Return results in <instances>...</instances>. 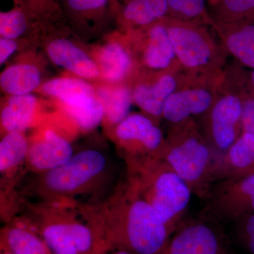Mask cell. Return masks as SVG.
<instances>
[{
    "label": "cell",
    "mask_w": 254,
    "mask_h": 254,
    "mask_svg": "<svg viewBox=\"0 0 254 254\" xmlns=\"http://www.w3.org/2000/svg\"><path fill=\"white\" fill-rule=\"evenodd\" d=\"M0 254H12L9 250H6L5 247L0 246Z\"/></svg>",
    "instance_id": "obj_37"
},
{
    "label": "cell",
    "mask_w": 254,
    "mask_h": 254,
    "mask_svg": "<svg viewBox=\"0 0 254 254\" xmlns=\"http://www.w3.org/2000/svg\"><path fill=\"white\" fill-rule=\"evenodd\" d=\"M142 73L131 88L133 103L159 123L167 100L188 81L190 75L181 67Z\"/></svg>",
    "instance_id": "obj_12"
},
{
    "label": "cell",
    "mask_w": 254,
    "mask_h": 254,
    "mask_svg": "<svg viewBox=\"0 0 254 254\" xmlns=\"http://www.w3.org/2000/svg\"><path fill=\"white\" fill-rule=\"evenodd\" d=\"M217 158L195 119L170 125L161 158L200 199L214 184Z\"/></svg>",
    "instance_id": "obj_5"
},
{
    "label": "cell",
    "mask_w": 254,
    "mask_h": 254,
    "mask_svg": "<svg viewBox=\"0 0 254 254\" xmlns=\"http://www.w3.org/2000/svg\"><path fill=\"white\" fill-rule=\"evenodd\" d=\"M177 61L193 76H219L229 55L211 26L203 23L164 18Z\"/></svg>",
    "instance_id": "obj_7"
},
{
    "label": "cell",
    "mask_w": 254,
    "mask_h": 254,
    "mask_svg": "<svg viewBox=\"0 0 254 254\" xmlns=\"http://www.w3.org/2000/svg\"><path fill=\"white\" fill-rule=\"evenodd\" d=\"M245 86L247 92L254 96V69H251L250 71H247Z\"/></svg>",
    "instance_id": "obj_35"
},
{
    "label": "cell",
    "mask_w": 254,
    "mask_h": 254,
    "mask_svg": "<svg viewBox=\"0 0 254 254\" xmlns=\"http://www.w3.org/2000/svg\"><path fill=\"white\" fill-rule=\"evenodd\" d=\"M114 137L125 160L161 158L166 136L155 121L145 114H130L114 128Z\"/></svg>",
    "instance_id": "obj_10"
},
{
    "label": "cell",
    "mask_w": 254,
    "mask_h": 254,
    "mask_svg": "<svg viewBox=\"0 0 254 254\" xmlns=\"http://www.w3.org/2000/svg\"><path fill=\"white\" fill-rule=\"evenodd\" d=\"M104 254H133L129 251L121 248H110Z\"/></svg>",
    "instance_id": "obj_36"
},
{
    "label": "cell",
    "mask_w": 254,
    "mask_h": 254,
    "mask_svg": "<svg viewBox=\"0 0 254 254\" xmlns=\"http://www.w3.org/2000/svg\"><path fill=\"white\" fill-rule=\"evenodd\" d=\"M95 62L100 76L112 83H120L131 77L138 67L131 45L122 41L105 44L98 50Z\"/></svg>",
    "instance_id": "obj_17"
},
{
    "label": "cell",
    "mask_w": 254,
    "mask_h": 254,
    "mask_svg": "<svg viewBox=\"0 0 254 254\" xmlns=\"http://www.w3.org/2000/svg\"><path fill=\"white\" fill-rule=\"evenodd\" d=\"M203 200L202 216L222 225L254 214V175L215 182Z\"/></svg>",
    "instance_id": "obj_8"
},
{
    "label": "cell",
    "mask_w": 254,
    "mask_h": 254,
    "mask_svg": "<svg viewBox=\"0 0 254 254\" xmlns=\"http://www.w3.org/2000/svg\"><path fill=\"white\" fill-rule=\"evenodd\" d=\"M118 0H58L63 18L73 27L98 30L116 20Z\"/></svg>",
    "instance_id": "obj_15"
},
{
    "label": "cell",
    "mask_w": 254,
    "mask_h": 254,
    "mask_svg": "<svg viewBox=\"0 0 254 254\" xmlns=\"http://www.w3.org/2000/svg\"><path fill=\"white\" fill-rule=\"evenodd\" d=\"M160 254H165V250L163 251V252H162V253H160Z\"/></svg>",
    "instance_id": "obj_40"
},
{
    "label": "cell",
    "mask_w": 254,
    "mask_h": 254,
    "mask_svg": "<svg viewBox=\"0 0 254 254\" xmlns=\"http://www.w3.org/2000/svg\"><path fill=\"white\" fill-rule=\"evenodd\" d=\"M29 141L25 132L12 131L3 134L0 141V173L1 188L8 189L11 180L26 166Z\"/></svg>",
    "instance_id": "obj_22"
},
{
    "label": "cell",
    "mask_w": 254,
    "mask_h": 254,
    "mask_svg": "<svg viewBox=\"0 0 254 254\" xmlns=\"http://www.w3.org/2000/svg\"><path fill=\"white\" fill-rule=\"evenodd\" d=\"M218 39L229 56L245 68L254 69V23H212Z\"/></svg>",
    "instance_id": "obj_18"
},
{
    "label": "cell",
    "mask_w": 254,
    "mask_h": 254,
    "mask_svg": "<svg viewBox=\"0 0 254 254\" xmlns=\"http://www.w3.org/2000/svg\"><path fill=\"white\" fill-rule=\"evenodd\" d=\"M41 90L43 94L59 101L60 104L83 95L96 94L93 86L79 77L53 78L43 83Z\"/></svg>",
    "instance_id": "obj_28"
},
{
    "label": "cell",
    "mask_w": 254,
    "mask_h": 254,
    "mask_svg": "<svg viewBox=\"0 0 254 254\" xmlns=\"http://www.w3.org/2000/svg\"><path fill=\"white\" fill-rule=\"evenodd\" d=\"M73 154L71 143L55 130L48 128L29 141L26 166L35 174L46 173L66 163Z\"/></svg>",
    "instance_id": "obj_14"
},
{
    "label": "cell",
    "mask_w": 254,
    "mask_h": 254,
    "mask_svg": "<svg viewBox=\"0 0 254 254\" xmlns=\"http://www.w3.org/2000/svg\"><path fill=\"white\" fill-rule=\"evenodd\" d=\"M254 175V134L243 132L236 142L220 155L214 168V183L225 179Z\"/></svg>",
    "instance_id": "obj_16"
},
{
    "label": "cell",
    "mask_w": 254,
    "mask_h": 254,
    "mask_svg": "<svg viewBox=\"0 0 254 254\" xmlns=\"http://www.w3.org/2000/svg\"><path fill=\"white\" fill-rule=\"evenodd\" d=\"M60 106L82 131L94 129L104 120V109L96 94L83 95Z\"/></svg>",
    "instance_id": "obj_26"
},
{
    "label": "cell",
    "mask_w": 254,
    "mask_h": 254,
    "mask_svg": "<svg viewBox=\"0 0 254 254\" xmlns=\"http://www.w3.org/2000/svg\"><path fill=\"white\" fill-rule=\"evenodd\" d=\"M43 24L47 23L40 21L24 8L16 5L9 11L0 13L1 38L17 39L29 30Z\"/></svg>",
    "instance_id": "obj_29"
},
{
    "label": "cell",
    "mask_w": 254,
    "mask_h": 254,
    "mask_svg": "<svg viewBox=\"0 0 254 254\" xmlns=\"http://www.w3.org/2000/svg\"><path fill=\"white\" fill-rule=\"evenodd\" d=\"M38 108V98L34 95L9 96L0 114L3 134L12 131H26L36 121Z\"/></svg>",
    "instance_id": "obj_23"
},
{
    "label": "cell",
    "mask_w": 254,
    "mask_h": 254,
    "mask_svg": "<svg viewBox=\"0 0 254 254\" xmlns=\"http://www.w3.org/2000/svg\"><path fill=\"white\" fill-rule=\"evenodd\" d=\"M0 246L12 254H54L29 222L13 218L1 230Z\"/></svg>",
    "instance_id": "obj_21"
},
{
    "label": "cell",
    "mask_w": 254,
    "mask_h": 254,
    "mask_svg": "<svg viewBox=\"0 0 254 254\" xmlns=\"http://www.w3.org/2000/svg\"><path fill=\"white\" fill-rule=\"evenodd\" d=\"M16 6L29 11L35 17L46 23H51L63 18L58 4L51 0H14Z\"/></svg>",
    "instance_id": "obj_31"
},
{
    "label": "cell",
    "mask_w": 254,
    "mask_h": 254,
    "mask_svg": "<svg viewBox=\"0 0 254 254\" xmlns=\"http://www.w3.org/2000/svg\"><path fill=\"white\" fill-rule=\"evenodd\" d=\"M167 1L170 17L211 26L213 20L209 14L207 0H167Z\"/></svg>",
    "instance_id": "obj_30"
},
{
    "label": "cell",
    "mask_w": 254,
    "mask_h": 254,
    "mask_svg": "<svg viewBox=\"0 0 254 254\" xmlns=\"http://www.w3.org/2000/svg\"><path fill=\"white\" fill-rule=\"evenodd\" d=\"M222 226L202 215L183 222L170 239L165 254H236Z\"/></svg>",
    "instance_id": "obj_9"
},
{
    "label": "cell",
    "mask_w": 254,
    "mask_h": 254,
    "mask_svg": "<svg viewBox=\"0 0 254 254\" xmlns=\"http://www.w3.org/2000/svg\"><path fill=\"white\" fill-rule=\"evenodd\" d=\"M17 43L15 40L1 38L0 39V64L2 65L6 63L16 50Z\"/></svg>",
    "instance_id": "obj_34"
},
{
    "label": "cell",
    "mask_w": 254,
    "mask_h": 254,
    "mask_svg": "<svg viewBox=\"0 0 254 254\" xmlns=\"http://www.w3.org/2000/svg\"><path fill=\"white\" fill-rule=\"evenodd\" d=\"M50 60L57 66L83 79L100 77V68L96 62L73 42L59 38L50 42L46 48Z\"/></svg>",
    "instance_id": "obj_19"
},
{
    "label": "cell",
    "mask_w": 254,
    "mask_h": 254,
    "mask_svg": "<svg viewBox=\"0 0 254 254\" xmlns=\"http://www.w3.org/2000/svg\"><path fill=\"white\" fill-rule=\"evenodd\" d=\"M36 175L28 193L38 201L78 202V197L95 194L106 184L110 159L101 150L88 148L74 153L61 166Z\"/></svg>",
    "instance_id": "obj_3"
},
{
    "label": "cell",
    "mask_w": 254,
    "mask_h": 254,
    "mask_svg": "<svg viewBox=\"0 0 254 254\" xmlns=\"http://www.w3.org/2000/svg\"><path fill=\"white\" fill-rule=\"evenodd\" d=\"M127 33L138 66L143 71H159L181 67L169 36L165 21Z\"/></svg>",
    "instance_id": "obj_13"
},
{
    "label": "cell",
    "mask_w": 254,
    "mask_h": 254,
    "mask_svg": "<svg viewBox=\"0 0 254 254\" xmlns=\"http://www.w3.org/2000/svg\"><path fill=\"white\" fill-rule=\"evenodd\" d=\"M120 4H124V3L127 2V1H129V0H118Z\"/></svg>",
    "instance_id": "obj_38"
},
{
    "label": "cell",
    "mask_w": 254,
    "mask_h": 254,
    "mask_svg": "<svg viewBox=\"0 0 254 254\" xmlns=\"http://www.w3.org/2000/svg\"><path fill=\"white\" fill-rule=\"evenodd\" d=\"M246 73L245 67L236 62L226 66L213 104L199 118L202 133L218 157L224 154L243 133Z\"/></svg>",
    "instance_id": "obj_6"
},
{
    "label": "cell",
    "mask_w": 254,
    "mask_h": 254,
    "mask_svg": "<svg viewBox=\"0 0 254 254\" xmlns=\"http://www.w3.org/2000/svg\"><path fill=\"white\" fill-rule=\"evenodd\" d=\"M242 128L243 132L254 134V96L247 91L244 96Z\"/></svg>",
    "instance_id": "obj_33"
},
{
    "label": "cell",
    "mask_w": 254,
    "mask_h": 254,
    "mask_svg": "<svg viewBox=\"0 0 254 254\" xmlns=\"http://www.w3.org/2000/svg\"><path fill=\"white\" fill-rule=\"evenodd\" d=\"M23 219L36 229L54 254H104L110 247L79 203L21 201Z\"/></svg>",
    "instance_id": "obj_2"
},
{
    "label": "cell",
    "mask_w": 254,
    "mask_h": 254,
    "mask_svg": "<svg viewBox=\"0 0 254 254\" xmlns=\"http://www.w3.org/2000/svg\"><path fill=\"white\" fill-rule=\"evenodd\" d=\"M96 95L104 109L103 121L113 128L130 115L133 102L129 87L124 85L100 87Z\"/></svg>",
    "instance_id": "obj_25"
},
{
    "label": "cell",
    "mask_w": 254,
    "mask_h": 254,
    "mask_svg": "<svg viewBox=\"0 0 254 254\" xmlns=\"http://www.w3.org/2000/svg\"><path fill=\"white\" fill-rule=\"evenodd\" d=\"M83 207L112 248L125 249L133 254H160L173 235L127 178L107 198L83 203Z\"/></svg>",
    "instance_id": "obj_1"
},
{
    "label": "cell",
    "mask_w": 254,
    "mask_h": 254,
    "mask_svg": "<svg viewBox=\"0 0 254 254\" xmlns=\"http://www.w3.org/2000/svg\"><path fill=\"white\" fill-rule=\"evenodd\" d=\"M52 1H53V3H55V4L58 5V0H51ZM59 6V5H58Z\"/></svg>",
    "instance_id": "obj_39"
},
{
    "label": "cell",
    "mask_w": 254,
    "mask_h": 254,
    "mask_svg": "<svg viewBox=\"0 0 254 254\" xmlns=\"http://www.w3.org/2000/svg\"><path fill=\"white\" fill-rule=\"evenodd\" d=\"M234 235L240 247L249 254H254V214L232 224Z\"/></svg>",
    "instance_id": "obj_32"
},
{
    "label": "cell",
    "mask_w": 254,
    "mask_h": 254,
    "mask_svg": "<svg viewBox=\"0 0 254 254\" xmlns=\"http://www.w3.org/2000/svg\"><path fill=\"white\" fill-rule=\"evenodd\" d=\"M41 71L32 64H15L0 75L1 90L9 96L31 94L41 86Z\"/></svg>",
    "instance_id": "obj_24"
},
{
    "label": "cell",
    "mask_w": 254,
    "mask_h": 254,
    "mask_svg": "<svg viewBox=\"0 0 254 254\" xmlns=\"http://www.w3.org/2000/svg\"><path fill=\"white\" fill-rule=\"evenodd\" d=\"M207 6L213 22L254 23V0H207Z\"/></svg>",
    "instance_id": "obj_27"
},
{
    "label": "cell",
    "mask_w": 254,
    "mask_h": 254,
    "mask_svg": "<svg viewBox=\"0 0 254 254\" xmlns=\"http://www.w3.org/2000/svg\"><path fill=\"white\" fill-rule=\"evenodd\" d=\"M127 179L175 233L183 222L191 190L163 159L155 157L125 160Z\"/></svg>",
    "instance_id": "obj_4"
},
{
    "label": "cell",
    "mask_w": 254,
    "mask_h": 254,
    "mask_svg": "<svg viewBox=\"0 0 254 254\" xmlns=\"http://www.w3.org/2000/svg\"><path fill=\"white\" fill-rule=\"evenodd\" d=\"M168 13L167 0H129L119 4L116 21L127 33L148 27Z\"/></svg>",
    "instance_id": "obj_20"
},
{
    "label": "cell",
    "mask_w": 254,
    "mask_h": 254,
    "mask_svg": "<svg viewBox=\"0 0 254 254\" xmlns=\"http://www.w3.org/2000/svg\"><path fill=\"white\" fill-rule=\"evenodd\" d=\"M224 72V71H223ZM219 76H193L167 100L163 118L170 125L200 118L209 110L221 83Z\"/></svg>",
    "instance_id": "obj_11"
}]
</instances>
